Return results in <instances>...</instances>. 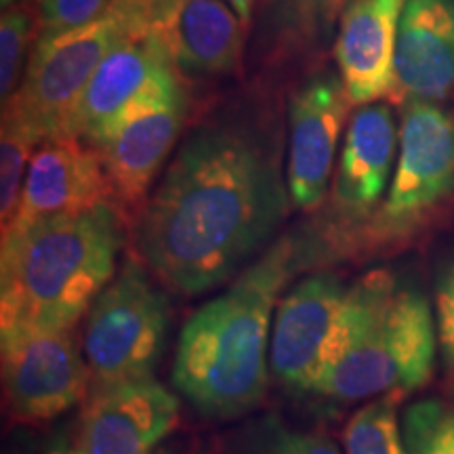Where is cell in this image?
I'll use <instances>...</instances> for the list:
<instances>
[{"label": "cell", "mask_w": 454, "mask_h": 454, "mask_svg": "<svg viewBox=\"0 0 454 454\" xmlns=\"http://www.w3.org/2000/svg\"><path fill=\"white\" fill-rule=\"evenodd\" d=\"M185 121V93L175 66L162 70L130 101L93 147L99 152L114 196L124 211L144 200Z\"/></svg>", "instance_id": "obj_8"}, {"label": "cell", "mask_w": 454, "mask_h": 454, "mask_svg": "<svg viewBox=\"0 0 454 454\" xmlns=\"http://www.w3.org/2000/svg\"><path fill=\"white\" fill-rule=\"evenodd\" d=\"M320 248L286 236L181 328L173 383L204 417L236 419L263 400L278 297Z\"/></svg>", "instance_id": "obj_2"}, {"label": "cell", "mask_w": 454, "mask_h": 454, "mask_svg": "<svg viewBox=\"0 0 454 454\" xmlns=\"http://www.w3.org/2000/svg\"><path fill=\"white\" fill-rule=\"evenodd\" d=\"M116 204L112 181L93 145L74 135H57L36 147L27 167L17 215L7 230Z\"/></svg>", "instance_id": "obj_10"}, {"label": "cell", "mask_w": 454, "mask_h": 454, "mask_svg": "<svg viewBox=\"0 0 454 454\" xmlns=\"http://www.w3.org/2000/svg\"><path fill=\"white\" fill-rule=\"evenodd\" d=\"M435 311H438V340L446 364L454 368V263L442 274L435 291Z\"/></svg>", "instance_id": "obj_26"}, {"label": "cell", "mask_w": 454, "mask_h": 454, "mask_svg": "<svg viewBox=\"0 0 454 454\" xmlns=\"http://www.w3.org/2000/svg\"><path fill=\"white\" fill-rule=\"evenodd\" d=\"M452 196L454 118L438 104H406L394 179L379 211L354 240L368 251L408 242Z\"/></svg>", "instance_id": "obj_6"}, {"label": "cell", "mask_w": 454, "mask_h": 454, "mask_svg": "<svg viewBox=\"0 0 454 454\" xmlns=\"http://www.w3.org/2000/svg\"><path fill=\"white\" fill-rule=\"evenodd\" d=\"M47 454H81L76 444H67V442H57V444L51 448Z\"/></svg>", "instance_id": "obj_28"}, {"label": "cell", "mask_w": 454, "mask_h": 454, "mask_svg": "<svg viewBox=\"0 0 454 454\" xmlns=\"http://www.w3.org/2000/svg\"><path fill=\"white\" fill-rule=\"evenodd\" d=\"M454 93V0H408L397 27L394 104L438 101Z\"/></svg>", "instance_id": "obj_15"}, {"label": "cell", "mask_w": 454, "mask_h": 454, "mask_svg": "<svg viewBox=\"0 0 454 454\" xmlns=\"http://www.w3.org/2000/svg\"><path fill=\"white\" fill-rule=\"evenodd\" d=\"M348 286L333 271H317L284 294L274 316L270 371L297 391H311Z\"/></svg>", "instance_id": "obj_13"}, {"label": "cell", "mask_w": 454, "mask_h": 454, "mask_svg": "<svg viewBox=\"0 0 454 454\" xmlns=\"http://www.w3.org/2000/svg\"><path fill=\"white\" fill-rule=\"evenodd\" d=\"M400 427L408 454H454V406L444 400L414 402Z\"/></svg>", "instance_id": "obj_21"}, {"label": "cell", "mask_w": 454, "mask_h": 454, "mask_svg": "<svg viewBox=\"0 0 454 454\" xmlns=\"http://www.w3.org/2000/svg\"><path fill=\"white\" fill-rule=\"evenodd\" d=\"M230 454H343L325 434L288 427L282 419L263 417L236 435Z\"/></svg>", "instance_id": "obj_20"}, {"label": "cell", "mask_w": 454, "mask_h": 454, "mask_svg": "<svg viewBox=\"0 0 454 454\" xmlns=\"http://www.w3.org/2000/svg\"><path fill=\"white\" fill-rule=\"evenodd\" d=\"M3 389L11 417L44 423L87 400L90 371L72 328L0 333Z\"/></svg>", "instance_id": "obj_9"}, {"label": "cell", "mask_w": 454, "mask_h": 454, "mask_svg": "<svg viewBox=\"0 0 454 454\" xmlns=\"http://www.w3.org/2000/svg\"><path fill=\"white\" fill-rule=\"evenodd\" d=\"M223 3H227L231 9L236 11L238 17L244 21V26H248V21H251V17H253L254 0H223Z\"/></svg>", "instance_id": "obj_27"}, {"label": "cell", "mask_w": 454, "mask_h": 454, "mask_svg": "<svg viewBox=\"0 0 454 454\" xmlns=\"http://www.w3.org/2000/svg\"><path fill=\"white\" fill-rule=\"evenodd\" d=\"M32 11L26 4H11L0 20V95L3 104L13 98L21 84L26 57L30 53V43L34 36Z\"/></svg>", "instance_id": "obj_24"}, {"label": "cell", "mask_w": 454, "mask_h": 454, "mask_svg": "<svg viewBox=\"0 0 454 454\" xmlns=\"http://www.w3.org/2000/svg\"><path fill=\"white\" fill-rule=\"evenodd\" d=\"M291 207L280 144L223 121L185 139L141 211L135 248L168 288L196 297L234 278Z\"/></svg>", "instance_id": "obj_1"}, {"label": "cell", "mask_w": 454, "mask_h": 454, "mask_svg": "<svg viewBox=\"0 0 454 454\" xmlns=\"http://www.w3.org/2000/svg\"><path fill=\"white\" fill-rule=\"evenodd\" d=\"M15 3V0H3V4H4V7H7V4H13Z\"/></svg>", "instance_id": "obj_29"}, {"label": "cell", "mask_w": 454, "mask_h": 454, "mask_svg": "<svg viewBox=\"0 0 454 454\" xmlns=\"http://www.w3.org/2000/svg\"><path fill=\"white\" fill-rule=\"evenodd\" d=\"M168 322L167 294L147 268L129 259L89 309L84 357L90 389L154 377Z\"/></svg>", "instance_id": "obj_7"}, {"label": "cell", "mask_w": 454, "mask_h": 454, "mask_svg": "<svg viewBox=\"0 0 454 454\" xmlns=\"http://www.w3.org/2000/svg\"><path fill=\"white\" fill-rule=\"evenodd\" d=\"M38 144L34 141L13 118L3 116V135H0V221L3 231L13 223L20 208L21 190L32 152Z\"/></svg>", "instance_id": "obj_22"}, {"label": "cell", "mask_w": 454, "mask_h": 454, "mask_svg": "<svg viewBox=\"0 0 454 454\" xmlns=\"http://www.w3.org/2000/svg\"><path fill=\"white\" fill-rule=\"evenodd\" d=\"M408 0H349L339 17L334 61L351 106L377 104L394 89L397 27Z\"/></svg>", "instance_id": "obj_16"}, {"label": "cell", "mask_w": 454, "mask_h": 454, "mask_svg": "<svg viewBox=\"0 0 454 454\" xmlns=\"http://www.w3.org/2000/svg\"><path fill=\"white\" fill-rule=\"evenodd\" d=\"M112 0H36L41 36H57L99 20Z\"/></svg>", "instance_id": "obj_25"}, {"label": "cell", "mask_w": 454, "mask_h": 454, "mask_svg": "<svg viewBox=\"0 0 454 454\" xmlns=\"http://www.w3.org/2000/svg\"><path fill=\"white\" fill-rule=\"evenodd\" d=\"M349 0H278V27L294 43L314 44L331 38Z\"/></svg>", "instance_id": "obj_23"}, {"label": "cell", "mask_w": 454, "mask_h": 454, "mask_svg": "<svg viewBox=\"0 0 454 454\" xmlns=\"http://www.w3.org/2000/svg\"><path fill=\"white\" fill-rule=\"evenodd\" d=\"M397 147L400 130L387 104L362 106L351 116L331 190L333 213L345 234L356 238L379 211Z\"/></svg>", "instance_id": "obj_14"}, {"label": "cell", "mask_w": 454, "mask_h": 454, "mask_svg": "<svg viewBox=\"0 0 454 454\" xmlns=\"http://www.w3.org/2000/svg\"><path fill=\"white\" fill-rule=\"evenodd\" d=\"M130 32H139L133 13L122 0H112L99 20L57 36H41L20 89L3 104V116L13 118L38 145L64 135L74 106L101 61Z\"/></svg>", "instance_id": "obj_5"}, {"label": "cell", "mask_w": 454, "mask_h": 454, "mask_svg": "<svg viewBox=\"0 0 454 454\" xmlns=\"http://www.w3.org/2000/svg\"><path fill=\"white\" fill-rule=\"evenodd\" d=\"M400 400L383 395L362 406L345 427V454H408L395 412Z\"/></svg>", "instance_id": "obj_19"}, {"label": "cell", "mask_w": 454, "mask_h": 454, "mask_svg": "<svg viewBox=\"0 0 454 454\" xmlns=\"http://www.w3.org/2000/svg\"><path fill=\"white\" fill-rule=\"evenodd\" d=\"M175 66L167 43L147 32H130L114 47L93 74L67 118L64 135L93 145L107 127L144 93L147 84Z\"/></svg>", "instance_id": "obj_17"}, {"label": "cell", "mask_w": 454, "mask_h": 454, "mask_svg": "<svg viewBox=\"0 0 454 454\" xmlns=\"http://www.w3.org/2000/svg\"><path fill=\"white\" fill-rule=\"evenodd\" d=\"M431 305L387 270L348 286L311 394L334 402L404 397L431 379L435 360Z\"/></svg>", "instance_id": "obj_4"}, {"label": "cell", "mask_w": 454, "mask_h": 454, "mask_svg": "<svg viewBox=\"0 0 454 454\" xmlns=\"http://www.w3.org/2000/svg\"><path fill=\"white\" fill-rule=\"evenodd\" d=\"M179 421V400L154 377L93 387L81 419V454H154Z\"/></svg>", "instance_id": "obj_11"}, {"label": "cell", "mask_w": 454, "mask_h": 454, "mask_svg": "<svg viewBox=\"0 0 454 454\" xmlns=\"http://www.w3.org/2000/svg\"><path fill=\"white\" fill-rule=\"evenodd\" d=\"M244 27V21L223 0H185L164 43L179 72L223 76L240 66Z\"/></svg>", "instance_id": "obj_18"}, {"label": "cell", "mask_w": 454, "mask_h": 454, "mask_svg": "<svg viewBox=\"0 0 454 454\" xmlns=\"http://www.w3.org/2000/svg\"><path fill=\"white\" fill-rule=\"evenodd\" d=\"M351 101L340 78H311L288 104L286 184L291 204L314 211L326 198L334 154Z\"/></svg>", "instance_id": "obj_12"}, {"label": "cell", "mask_w": 454, "mask_h": 454, "mask_svg": "<svg viewBox=\"0 0 454 454\" xmlns=\"http://www.w3.org/2000/svg\"><path fill=\"white\" fill-rule=\"evenodd\" d=\"M122 242L116 204L3 234L0 333L74 328L112 282Z\"/></svg>", "instance_id": "obj_3"}]
</instances>
